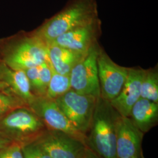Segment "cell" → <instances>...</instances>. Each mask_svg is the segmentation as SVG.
Returning <instances> with one entry per match:
<instances>
[{"label":"cell","mask_w":158,"mask_h":158,"mask_svg":"<svg viewBox=\"0 0 158 158\" xmlns=\"http://www.w3.org/2000/svg\"><path fill=\"white\" fill-rule=\"evenodd\" d=\"M100 158L96 153L94 152H93L91 150L90 148L88 149L87 150V152L86 155H85V158Z\"/></svg>","instance_id":"obj_23"},{"label":"cell","mask_w":158,"mask_h":158,"mask_svg":"<svg viewBox=\"0 0 158 158\" xmlns=\"http://www.w3.org/2000/svg\"><path fill=\"white\" fill-rule=\"evenodd\" d=\"M24 158H52L45 151L34 142L22 147Z\"/></svg>","instance_id":"obj_20"},{"label":"cell","mask_w":158,"mask_h":158,"mask_svg":"<svg viewBox=\"0 0 158 158\" xmlns=\"http://www.w3.org/2000/svg\"><path fill=\"white\" fill-rule=\"evenodd\" d=\"M24 71L28 79L32 93L35 97L46 96L52 74V69L48 60Z\"/></svg>","instance_id":"obj_16"},{"label":"cell","mask_w":158,"mask_h":158,"mask_svg":"<svg viewBox=\"0 0 158 158\" xmlns=\"http://www.w3.org/2000/svg\"><path fill=\"white\" fill-rule=\"evenodd\" d=\"M135 158V157H131V158Z\"/></svg>","instance_id":"obj_25"},{"label":"cell","mask_w":158,"mask_h":158,"mask_svg":"<svg viewBox=\"0 0 158 158\" xmlns=\"http://www.w3.org/2000/svg\"><path fill=\"white\" fill-rule=\"evenodd\" d=\"M0 158H24L22 147L16 143H12L0 151Z\"/></svg>","instance_id":"obj_21"},{"label":"cell","mask_w":158,"mask_h":158,"mask_svg":"<svg viewBox=\"0 0 158 158\" xmlns=\"http://www.w3.org/2000/svg\"><path fill=\"white\" fill-rule=\"evenodd\" d=\"M8 87V85H6V84L3 83V82H1L0 81V90H2V89H5V88Z\"/></svg>","instance_id":"obj_24"},{"label":"cell","mask_w":158,"mask_h":158,"mask_svg":"<svg viewBox=\"0 0 158 158\" xmlns=\"http://www.w3.org/2000/svg\"><path fill=\"white\" fill-rule=\"evenodd\" d=\"M141 97L158 102V73L155 68L145 70L142 81Z\"/></svg>","instance_id":"obj_18"},{"label":"cell","mask_w":158,"mask_h":158,"mask_svg":"<svg viewBox=\"0 0 158 158\" xmlns=\"http://www.w3.org/2000/svg\"><path fill=\"white\" fill-rule=\"evenodd\" d=\"M29 107L19 96L8 87L0 90V119L17 108Z\"/></svg>","instance_id":"obj_17"},{"label":"cell","mask_w":158,"mask_h":158,"mask_svg":"<svg viewBox=\"0 0 158 158\" xmlns=\"http://www.w3.org/2000/svg\"><path fill=\"white\" fill-rule=\"evenodd\" d=\"M118 113L110 102L100 97L96 103L87 146L100 158H116L115 125Z\"/></svg>","instance_id":"obj_3"},{"label":"cell","mask_w":158,"mask_h":158,"mask_svg":"<svg viewBox=\"0 0 158 158\" xmlns=\"http://www.w3.org/2000/svg\"><path fill=\"white\" fill-rule=\"evenodd\" d=\"M28 107L48 129L67 134L87 145V136L74 127L54 100L46 96L35 97Z\"/></svg>","instance_id":"obj_6"},{"label":"cell","mask_w":158,"mask_h":158,"mask_svg":"<svg viewBox=\"0 0 158 158\" xmlns=\"http://www.w3.org/2000/svg\"><path fill=\"white\" fill-rule=\"evenodd\" d=\"M12 143H13V142L0 132V151L11 144Z\"/></svg>","instance_id":"obj_22"},{"label":"cell","mask_w":158,"mask_h":158,"mask_svg":"<svg viewBox=\"0 0 158 158\" xmlns=\"http://www.w3.org/2000/svg\"><path fill=\"white\" fill-rule=\"evenodd\" d=\"M48 60L46 44L34 31H21L0 39V61L10 68L25 70Z\"/></svg>","instance_id":"obj_1"},{"label":"cell","mask_w":158,"mask_h":158,"mask_svg":"<svg viewBox=\"0 0 158 158\" xmlns=\"http://www.w3.org/2000/svg\"><path fill=\"white\" fill-rule=\"evenodd\" d=\"M0 81L8 85L29 106L35 96L32 93L28 79L24 70L10 68L0 61Z\"/></svg>","instance_id":"obj_15"},{"label":"cell","mask_w":158,"mask_h":158,"mask_svg":"<svg viewBox=\"0 0 158 158\" xmlns=\"http://www.w3.org/2000/svg\"><path fill=\"white\" fill-rule=\"evenodd\" d=\"M145 69L128 68V74L124 85L118 96L110 103L123 117H129L134 104L141 98V88Z\"/></svg>","instance_id":"obj_12"},{"label":"cell","mask_w":158,"mask_h":158,"mask_svg":"<svg viewBox=\"0 0 158 158\" xmlns=\"http://www.w3.org/2000/svg\"><path fill=\"white\" fill-rule=\"evenodd\" d=\"M48 62L53 71L63 75L70 73L87 53L69 49L53 43L46 44Z\"/></svg>","instance_id":"obj_13"},{"label":"cell","mask_w":158,"mask_h":158,"mask_svg":"<svg viewBox=\"0 0 158 158\" xmlns=\"http://www.w3.org/2000/svg\"><path fill=\"white\" fill-rule=\"evenodd\" d=\"M116 157L141 158L143 133L128 117L119 115L115 125Z\"/></svg>","instance_id":"obj_10"},{"label":"cell","mask_w":158,"mask_h":158,"mask_svg":"<svg viewBox=\"0 0 158 158\" xmlns=\"http://www.w3.org/2000/svg\"><path fill=\"white\" fill-rule=\"evenodd\" d=\"M101 47L94 46L77 63L70 73L71 88L78 93L100 97L97 59Z\"/></svg>","instance_id":"obj_7"},{"label":"cell","mask_w":158,"mask_h":158,"mask_svg":"<svg viewBox=\"0 0 158 158\" xmlns=\"http://www.w3.org/2000/svg\"><path fill=\"white\" fill-rule=\"evenodd\" d=\"M47 129L29 107L17 108L0 119V132L22 147L36 141Z\"/></svg>","instance_id":"obj_4"},{"label":"cell","mask_w":158,"mask_h":158,"mask_svg":"<svg viewBox=\"0 0 158 158\" xmlns=\"http://www.w3.org/2000/svg\"><path fill=\"white\" fill-rule=\"evenodd\" d=\"M97 64L100 97L110 102L122 90L128 77V68L114 62L102 48L99 51Z\"/></svg>","instance_id":"obj_8"},{"label":"cell","mask_w":158,"mask_h":158,"mask_svg":"<svg viewBox=\"0 0 158 158\" xmlns=\"http://www.w3.org/2000/svg\"><path fill=\"white\" fill-rule=\"evenodd\" d=\"M98 98L80 94L71 89L55 101L74 127L87 136Z\"/></svg>","instance_id":"obj_5"},{"label":"cell","mask_w":158,"mask_h":158,"mask_svg":"<svg viewBox=\"0 0 158 158\" xmlns=\"http://www.w3.org/2000/svg\"><path fill=\"white\" fill-rule=\"evenodd\" d=\"M35 142L52 158H84L89 148L72 136L49 129Z\"/></svg>","instance_id":"obj_9"},{"label":"cell","mask_w":158,"mask_h":158,"mask_svg":"<svg viewBox=\"0 0 158 158\" xmlns=\"http://www.w3.org/2000/svg\"><path fill=\"white\" fill-rule=\"evenodd\" d=\"M98 18L96 0H70L61 11L33 31L48 44L60 35Z\"/></svg>","instance_id":"obj_2"},{"label":"cell","mask_w":158,"mask_h":158,"mask_svg":"<svg viewBox=\"0 0 158 158\" xmlns=\"http://www.w3.org/2000/svg\"><path fill=\"white\" fill-rule=\"evenodd\" d=\"M71 89L70 76L56 73L52 69V74L46 97L55 100Z\"/></svg>","instance_id":"obj_19"},{"label":"cell","mask_w":158,"mask_h":158,"mask_svg":"<svg viewBox=\"0 0 158 158\" xmlns=\"http://www.w3.org/2000/svg\"><path fill=\"white\" fill-rule=\"evenodd\" d=\"M128 117L142 132L146 133L158 124V103L141 97L132 106Z\"/></svg>","instance_id":"obj_14"},{"label":"cell","mask_w":158,"mask_h":158,"mask_svg":"<svg viewBox=\"0 0 158 158\" xmlns=\"http://www.w3.org/2000/svg\"><path fill=\"white\" fill-rule=\"evenodd\" d=\"M101 33L102 22L98 18L60 35L51 43L85 53L98 44V40Z\"/></svg>","instance_id":"obj_11"}]
</instances>
